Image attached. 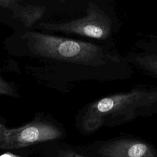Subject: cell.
<instances>
[{
  "mask_svg": "<svg viewBox=\"0 0 157 157\" xmlns=\"http://www.w3.org/2000/svg\"><path fill=\"white\" fill-rule=\"evenodd\" d=\"M0 157H21L19 155H17L16 154H13L10 152H7L4 154H2L0 155Z\"/></svg>",
  "mask_w": 157,
  "mask_h": 157,
  "instance_id": "cell-11",
  "label": "cell"
},
{
  "mask_svg": "<svg viewBox=\"0 0 157 157\" xmlns=\"http://www.w3.org/2000/svg\"><path fill=\"white\" fill-rule=\"evenodd\" d=\"M98 153L102 157H157V150L149 144L128 139L107 142L98 148Z\"/></svg>",
  "mask_w": 157,
  "mask_h": 157,
  "instance_id": "cell-5",
  "label": "cell"
},
{
  "mask_svg": "<svg viewBox=\"0 0 157 157\" xmlns=\"http://www.w3.org/2000/svg\"><path fill=\"white\" fill-rule=\"evenodd\" d=\"M136 64L150 75L157 77V55L143 54L133 58Z\"/></svg>",
  "mask_w": 157,
  "mask_h": 157,
  "instance_id": "cell-7",
  "label": "cell"
},
{
  "mask_svg": "<svg viewBox=\"0 0 157 157\" xmlns=\"http://www.w3.org/2000/svg\"><path fill=\"white\" fill-rule=\"evenodd\" d=\"M157 108V90H134L101 99L88 106L82 118V127L92 132L107 123L131 120L139 110Z\"/></svg>",
  "mask_w": 157,
  "mask_h": 157,
  "instance_id": "cell-1",
  "label": "cell"
},
{
  "mask_svg": "<svg viewBox=\"0 0 157 157\" xmlns=\"http://www.w3.org/2000/svg\"><path fill=\"white\" fill-rule=\"evenodd\" d=\"M58 157H85L71 150H59Z\"/></svg>",
  "mask_w": 157,
  "mask_h": 157,
  "instance_id": "cell-9",
  "label": "cell"
},
{
  "mask_svg": "<svg viewBox=\"0 0 157 157\" xmlns=\"http://www.w3.org/2000/svg\"><path fill=\"white\" fill-rule=\"evenodd\" d=\"M44 6L26 4L21 7L18 17L26 28L31 27L44 14Z\"/></svg>",
  "mask_w": 157,
  "mask_h": 157,
  "instance_id": "cell-6",
  "label": "cell"
},
{
  "mask_svg": "<svg viewBox=\"0 0 157 157\" xmlns=\"http://www.w3.org/2000/svg\"><path fill=\"white\" fill-rule=\"evenodd\" d=\"M18 2L15 0H0V7L5 9H12Z\"/></svg>",
  "mask_w": 157,
  "mask_h": 157,
  "instance_id": "cell-10",
  "label": "cell"
},
{
  "mask_svg": "<svg viewBox=\"0 0 157 157\" xmlns=\"http://www.w3.org/2000/svg\"><path fill=\"white\" fill-rule=\"evenodd\" d=\"M62 132L55 125L33 121L23 126L8 128L0 123V150L16 149L59 139Z\"/></svg>",
  "mask_w": 157,
  "mask_h": 157,
  "instance_id": "cell-4",
  "label": "cell"
},
{
  "mask_svg": "<svg viewBox=\"0 0 157 157\" xmlns=\"http://www.w3.org/2000/svg\"><path fill=\"white\" fill-rule=\"evenodd\" d=\"M30 50L35 55L68 63L97 66L104 64L107 55L90 42L30 31L25 34Z\"/></svg>",
  "mask_w": 157,
  "mask_h": 157,
  "instance_id": "cell-2",
  "label": "cell"
},
{
  "mask_svg": "<svg viewBox=\"0 0 157 157\" xmlns=\"http://www.w3.org/2000/svg\"><path fill=\"white\" fill-rule=\"evenodd\" d=\"M0 94L5 95H13V89L9 83L0 77Z\"/></svg>",
  "mask_w": 157,
  "mask_h": 157,
  "instance_id": "cell-8",
  "label": "cell"
},
{
  "mask_svg": "<svg viewBox=\"0 0 157 157\" xmlns=\"http://www.w3.org/2000/svg\"><path fill=\"white\" fill-rule=\"evenodd\" d=\"M43 29L74 34L99 40H105L112 34V20L96 4L88 3L87 15L74 20L61 23H41Z\"/></svg>",
  "mask_w": 157,
  "mask_h": 157,
  "instance_id": "cell-3",
  "label": "cell"
}]
</instances>
